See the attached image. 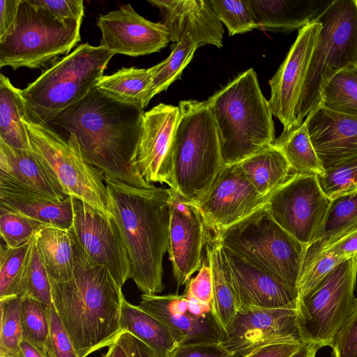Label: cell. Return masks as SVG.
I'll list each match as a JSON object with an SVG mask.
<instances>
[{"mask_svg":"<svg viewBox=\"0 0 357 357\" xmlns=\"http://www.w3.org/2000/svg\"><path fill=\"white\" fill-rule=\"evenodd\" d=\"M0 175L54 197H66L59 183L32 151L15 149L1 140Z\"/></svg>","mask_w":357,"mask_h":357,"instance_id":"cell-26","label":"cell"},{"mask_svg":"<svg viewBox=\"0 0 357 357\" xmlns=\"http://www.w3.org/2000/svg\"><path fill=\"white\" fill-rule=\"evenodd\" d=\"M198 47L190 36L174 43L169 56L158 64L151 67L153 73L152 96L165 91L174 81L179 79L184 68L193 58Z\"/></svg>","mask_w":357,"mask_h":357,"instance_id":"cell-37","label":"cell"},{"mask_svg":"<svg viewBox=\"0 0 357 357\" xmlns=\"http://www.w3.org/2000/svg\"><path fill=\"white\" fill-rule=\"evenodd\" d=\"M199 301L213 307V278L208 261H202L197 275L186 284L185 290Z\"/></svg>","mask_w":357,"mask_h":357,"instance_id":"cell-47","label":"cell"},{"mask_svg":"<svg viewBox=\"0 0 357 357\" xmlns=\"http://www.w3.org/2000/svg\"><path fill=\"white\" fill-rule=\"evenodd\" d=\"M22 296L33 298L48 307L52 305L50 277L38 250L35 237L22 280L20 297Z\"/></svg>","mask_w":357,"mask_h":357,"instance_id":"cell-41","label":"cell"},{"mask_svg":"<svg viewBox=\"0 0 357 357\" xmlns=\"http://www.w3.org/2000/svg\"><path fill=\"white\" fill-rule=\"evenodd\" d=\"M324 251L330 252L345 259L356 257L357 230L331 245Z\"/></svg>","mask_w":357,"mask_h":357,"instance_id":"cell-53","label":"cell"},{"mask_svg":"<svg viewBox=\"0 0 357 357\" xmlns=\"http://www.w3.org/2000/svg\"><path fill=\"white\" fill-rule=\"evenodd\" d=\"M0 355L20 357L23 339L20 297L0 299Z\"/></svg>","mask_w":357,"mask_h":357,"instance_id":"cell-39","label":"cell"},{"mask_svg":"<svg viewBox=\"0 0 357 357\" xmlns=\"http://www.w3.org/2000/svg\"><path fill=\"white\" fill-rule=\"evenodd\" d=\"M345 260L330 252H322L302 271L298 285L299 300L312 292L334 267Z\"/></svg>","mask_w":357,"mask_h":357,"instance_id":"cell-43","label":"cell"},{"mask_svg":"<svg viewBox=\"0 0 357 357\" xmlns=\"http://www.w3.org/2000/svg\"><path fill=\"white\" fill-rule=\"evenodd\" d=\"M120 326L121 331H128L137 337L158 357H167L178 345L166 324L138 305L129 303L125 296L121 304Z\"/></svg>","mask_w":357,"mask_h":357,"instance_id":"cell-28","label":"cell"},{"mask_svg":"<svg viewBox=\"0 0 357 357\" xmlns=\"http://www.w3.org/2000/svg\"><path fill=\"white\" fill-rule=\"evenodd\" d=\"M27 108L22 90L15 87L8 77L0 75V140L8 146L31 151L23 122Z\"/></svg>","mask_w":357,"mask_h":357,"instance_id":"cell-32","label":"cell"},{"mask_svg":"<svg viewBox=\"0 0 357 357\" xmlns=\"http://www.w3.org/2000/svg\"><path fill=\"white\" fill-rule=\"evenodd\" d=\"M144 114V109L119 102L94 87L50 123L67 131L104 176L145 187L152 183L136 164Z\"/></svg>","mask_w":357,"mask_h":357,"instance_id":"cell-1","label":"cell"},{"mask_svg":"<svg viewBox=\"0 0 357 357\" xmlns=\"http://www.w3.org/2000/svg\"><path fill=\"white\" fill-rule=\"evenodd\" d=\"M206 101L225 165L237 164L274 143L273 114L253 68L238 75Z\"/></svg>","mask_w":357,"mask_h":357,"instance_id":"cell-4","label":"cell"},{"mask_svg":"<svg viewBox=\"0 0 357 357\" xmlns=\"http://www.w3.org/2000/svg\"><path fill=\"white\" fill-rule=\"evenodd\" d=\"M222 250L227 278L239 308L298 307V289L281 282L230 250L222 246Z\"/></svg>","mask_w":357,"mask_h":357,"instance_id":"cell-21","label":"cell"},{"mask_svg":"<svg viewBox=\"0 0 357 357\" xmlns=\"http://www.w3.org/2000/svg\"><path fill=\"white\" fill-rule=\"evenodd\" d=\"M258 29L273 32L301 29L313 22L332 1L245 0Z\"/></svg>","mask_w":357,"mask_h":357,"instance_id":"cell-25","label":"cell"},{"mask_svg":"<svg viewBox=\"0 0 357 357\" xmlns=\"http://www.w3.org/2000/svg\"><path fill=\"white\" fill-rule=\"evenodd\" d=\"M331 202L316 175L291 174L264 206L282 228L308 246L321 230Z\"/></svg>","mask_w":357,"mask_h":357,"instance_id":"cell-12","label":"cell"},{"mask_svg":"<svg viewBox=\"0 0 357 357\" xmlns=\"http://www.w3.org/2000/svg\"><path fill=\"white\" fill-rule=\"evenodd\" d=\"M237 165L256 190L264 196H268L291 174L284 155L273 145Z\"/></svg>","mask_w":357,"mask_h":357,"instance_id":"cell-33","label":"cell"},{"mask_svg":"<svg viewBox=\"0 0 357 357\" xmlns=\"http://www.w3.org/2000/svg\"><path fill=\"white\" fill-rule=\"evenodd\" d=\"M167 357H232V355L219 342L178 345Z\"/></svg>","mask_w":357,"mask_h":357,"instance_id":"cell-49","label":"cell"},{"mask_svg":"<svg viewBox=\"0 0 357 357\" xmlns=\"http://www.w3.org/2000/svg\"><path fill=\"white\" fill-rule=\"evenodd\" d=\"M34 1L61 20L82 22L84 14L82 0H34Z\"/></svg>","mask_w":357,"mask_h":357,"instance_id":"cell-48","label":"cell"},{"mask_svg":"<svg viewBox=\"0 0 357 357\" xmlns=\"http://www.w3.org/2000/svg\"><path fill=\"white\" fill-rule=\"evenodd\" d=\"M171 189L167 252L178 286L186 284L202 264L211 230L197 205Z\"/></svg>","mask_w":357,"mask_h":357,"instance_id":"cell-16","label":"cell"},{"mask_svg":"<svg viewBox=\"0 0 357 357\" xmlns=\"http://www.w3.org/2000/svg\"><path fill=\"white\" fill-rule=\"evenodd\" d=\"M162 15L170 41L177 43L190 36L198 47H222L224 28L206 0H148Z\"/></svg>","mask_w":357,"mask_h":357,"instance_id":"cell-23","label":"cell"},{"mask_svg":"<svg viewBox=\"0 0 357 357\" xmlns=\"http://www.w3.org/2000/svg\"><path fill=\"white\" fill-rule=\"evenodd\" d=\"M356 230L357 190L340 195L331 199L321 230L307 248L303 270L328 246Z\"/></svg>","mask_w":357,"mask_h":357,"instance_id":"cell-27","label":"cell"},{"mask_svg":"<svg viewBox=\"0 0 357 357\" xmlns=\"http://www.w3.org/2000/svg\"><path fill=\"white\" fill-rule=\"evenodd\" d=\"M315 20L321 29L296 105V128L319 107L321 92L331 79L357 66V0H333Z\"/></svg>","mask_w":357,"mask_h":357,"instance_id":"cell-7","label":"cell"},{"mask_svg":"<svg viewBox=\"0 0 357 357\" xmlns=\"http://www.w3.org/2000/svg\"><path fill=\"white\" fill-rule=\"evenodd\" d=\"M206 257L212 272L213 312L226 335L239 305L227 278L221 244L212 231L206 244Z\"/></svg>","mask_w":357,"mask_h":357,"instance_id":"cell-30","label":"cell"},{"mask_svg":"<svg viewBox=\"0 0 357 357\" xmlns=\"http://www.w3.org/2000/svg\"><path fill=\"white\" fill-rule=\"evenodd\" d=\"M104 180L109 211L128 253L130 278L144 294H158L165 288L162 261L169 247L171 189Z\"/></svg>","mask_w":357,"mask_h":357,"instance_id":"cell-2","label":"cell"},{"mask_svg":"<svg viewBox=\"0 0 357 357\" xmlns=\"http://www.w3.org/2000/svg\"><path fill=\"white\" fill-rule=\"evenodd\" d=\"M321 29V24L315 20L300 29L286 58L268 82L269 107L273 116L283 125L282 132L296 128V108Z\"/></svg>","mask_w":357,"mask_h":357,"instance_id":"cell-17","label":"cell"},{"mask_svg":"<svg viewBox=\"0 0 357 357\" xmlns=\"http://www.w3.org/2000/svg\"><path fill=\"white\" fill-rule=\"evenodd\" d=\"M72 200L69 231L75 243L88 259L106 267L122 288L130 278V264L119 227L113 218L77 198Z\"/></svg>","mask_w":357,"mask_h":357,"instance_id":"cell-13","label":"cell"},{"mask_svg":"<svg viewBox=\"0 0 357 357\" xmlns=\"http://www.w3.org/2000/svg\"><path fill=\"white\" fill-rule=\"evenodd\" d=\"M173 139L169 188L197 204L225 165L206 100H181Z\"/></svg>","mask_w":357,"mask_h":357,"instance_id":"cell-5","label":"cell"},{"mask_svg":"<svg viewBox=\"0 0 357 357\" xmlns=\"http://www.w3.org/2000/svg\"><path fill=\"white\" fill-rule=\"evenodd\" d=\"M0 205L47 226L69 229L73 222L72 197H54L0 175Z\"/></svg>","mask_w":357,"mask_h":357,"instance_id":"cell-24","label":"cell"},{"mask_svg":"<svg viewBox=\"0 0 357 357\" xmlns=\"http://www.w3.org/2000/svg\"><path fill=\"white\" fill-rule=\"evenodd\" d=\"M304 121L326 172L357 158V116L319 107L310 112Z\"/></svg>","mask_w":357,"mask_h":357,"instance_id":"cell-22","label":"cell"},{"mask_svg":"<svg viewBox=\"0 0 357 357\" xmlns=\"http://www.w3.org/2000/svg\"><path fill=\"white\" fill-rule=\"evenodd\" d=\"M329 346L335 357H357V298Z\"/></svg>","mask_w":357,"mask_h":357,"instance_id":"cell-46","label":"cell"},{"mask_svg":"<svg viewBox=\"0 0 357 357\" xmlns=\"http://www.w3.org/2000/svg\"><path fill=\"white\" fill-rule=\"evenodd\" d=\"M23 122L32 152L57 181L64 194L112 218L108 207L105 176L88 161L78 145L70 138L65 140L28 109Z\"/></svg>","mask_w":357,"mask_h":357,"instance_id":"cell-10","label":"cell"},{"mask_svg":"<svg viewBox=\"0 0 357 357\" xmlns=\"http://www.w3.org/2000/svg\"><path fill=\"white\" fill-rule=\"evenodd\" d=\"M138 306L166 324L178 345L219 343L225 337L213 307L186 291L181 295L142 294Z\"/></svg>","mask_w":357,"mask_h":357,"instance_id":"cell-15","label":"cell"},{"mask_svg":"<svg viewBox=\"0 0 357 357\" xmlns=\"http://www.w3.org/2000/svg\"><path fill=\"white\" fill-rule=\"evenodd\" d=\"M321 346L312 342H305L290 357H315L317 351Z\"/></svg>","mask_w":357,"mask_h":357,"instance_id":"cell-55","label":"cell"},{"mask_svg":"<svg viewBox=\"0 0 357 357\" xmlns=\"http://www.w3.org/2000/svg\"><path fill=\"white\" fill-rule=\"evenodd\" d=\"M0 357H13V356L0 355Z\"/></svg>","mask_w":357,"mask_h":357,"instance_id":"cell-57","label":"cell"},{"mask_svg":"<svg viewBox=\"0 0 357 357\" xmlns=\"http://www.w3.org/2000/svg\"><path fill=\"white\" fill-rule=\"evenodd\" d=\"M268 197L261 195L235 164L223 167L196 204L210 230L217 233L262 207Z\"/></svg>","mask_w":357,"mask_h":357,"instance_id":"cell-18","label":"cell"},{"mask_svg":"<svg viewBox=\"0 0 357 357\" xmlns=\"http://www.w3.org/2000/svg\"><path fill=\"white\" fill-rule=\"evenodd\" d=\"M45 224L0 205V234L5 244L16 248L30 241Z\"/></svg>","mask_w":357,"mask_h":357,"instance_id":"cell-40","label":"cell"},{"mask_svg":"<svg viewBox=\"0 0 357 357\" xmlns=\"http://www.w3.org/2000/svg\"><path fill=\"white\" fill-rule=\"evenodd\" d=\"M49 319L50 334L47 349L49 357H79L53 305L49 309Z\"/></svg>","mask_w":357,"mask_h":357,"instance_id":"cell-45","label":"cell"},{"mask_svg":"<svg viewBox=\"0 0 357 357\" xmlns=\"http://www.w3.org/2000/svg\"><path fill=\"white\" fill-rule=\"evenodd\" d=\"M102 357H128L122 347L116 341L108 347Z\"/></svg>","mask_w":357,"mask_h":357,"instance_id":"cell-56","label":"cell"},{"mask_svg":"<svg viewBox=\"0 0 357 357\" xmlns=\"http://www.w3.org/2000/svg\"><path fill=\"white\" fill-rule=\"evenodd\" d=\"M82 22L63 21L34 0H21L15 23L0 38V67L39 68L80 40Z\"/></svg>","mask_w":357,"mask_h":357,"instance_id":"cell-9","label":"cell"},{"mask_svg":"<svg viewBox=\"0 0 357 357\" xmlns=\"http://www.w3.org/2000/svg\"><path fill=\"white\" fill-rule=\"evenodd\" d=\"M102 38L100 46L116 54L138 56L159 52L170 41L161 22L139 15L130 3L100 15L97 20Z\"/></svg>","mask_w":357,"mask_h":357,"instance_id":"cell-19","label":"cell"},{"mask_svg":"<svg viewBox=\"0 0 357 357\" xmlns=\"http://www.w3.org/2000/svg\"><path fill=\"white\" fill-rule=\"evenodd\" d=\"M319 107L357 116V66L336 74L321 92Z\"/></svg>","mask_w":357,"mask_h":357,"instance_id":"cell-35","label":"cell"},{"mask_svg":"<svg viewBox=\"0 0 357 357\" xmlns=\"http://www.w3.org/2000/svg\"><path fill=\"white\" fill-rule=\"evenodd\" d=\"M21 0L0 1V38L4 36L13 26Z\"/></svg>","mask_w":357,"mask_h":357,"instance_id":"cell-52","label":"cell"},{"mask_svg":"<svg viewBox=\"0 0 357 357\" xmlns=\"http://www.w3.org/2000/svg\"><path fill=\"white\" fill-rule=\"evenodd\" d=\"M287 159L291 174L323 176L321 162L311 142L305 121L289 132H282L273 144Z\"/></svg>","mask_w":357,"mask_h":357,"instance_id":"cell-34","label":"cell"},{"mask_svg":"<svg viewBox=\"0 0 357 357\" xmlns=\"http://www.w3.org/2000/svg\"><path fill=\"white\" fill-rule=\"evenodd\" d=\"M116 341L128 357H158L143 342L128 331H122Z\"/></svg>","mask_w":357,"mask_h":357,"instance_id":"cell-50","label":"cell"},{"mask_svg":"<svg viewBox=\"0 0 357 357\" xmlns=\"http://www.w3.org/2000/svg\"><path fill=\"white\" fill-rule=\"evenodd\" d=\"M151 68H122L103 76L96 87L110 98L144 109L152 99Z\"/></svg>","mask_w":357,"mask_h":357,"instance_id":"cell-31","label":"cell"},{"mask_svg":"<svg viewBox=\"0 0 357 357\" xmlns=\"http://www.w3.org/2000/svg\"><path fill=\"white\" fill-rule=\"evenodd\" d=\"M319 183L325 193L333 199L337 196L357 190V158L345 165L317 176Z\"/></svg>","mask_w":357,"mask_h":357,"instance_id":"cell-44","label":"cell"},{"mask_svg":"<svg viewBox=\"0 0 357 357\" xmlns=\"http://www.w3.org/2000/svg\"><path fill=\"white\" fill-rule=\"evenodd\" d=\"M303 344L283 343L268 345L259 348L243 357H290Z\"/></svg>","mask_w":357,"mask_h":357,"instance_id":"cell-51","label":"cell"},{"mask_svg":"<svg viewBox=\"0 0 357 357\" xmlns=\"http://www.w3.org/2000/svg\"><path fill=\"white\" fill-rule=\"evenodd\" d=\"M34 237L50 278L56 282L69 279L75 263V243L69 229L45 226Z\"/></svg>","mask_w":357,"mask_h":357,"instance_id":"cell-29","label":"cell"},{"mask_svg":"<svg viewBox=\"0 0 357 357\" xmlns=\"http://www.w3.org/2000/svg\"><path fill=\"white\" fill-rule=\"evenodd\" d=\"M50 281L52 305L79 357L116 342L124 295L106 267L88 259L75 243L71 277Z\"/></svg>","mask_w":357,"mask_h":357,"instance_id":"cell-3","label":"cell"},{"mask_svg":"<svg viewBox=\"0 0 357 357\" xmlns=\"http://www.w3.org/2000/svg\"><path fill=\"white\" fill-rule=\"evenodd\" d=\"M305 342L298 307H241L221 344L232 357H243L268 345Z\"/></svg>","mask_w":357,"mask_h":357,"instance_id":"cell-14","label":"cell"},{"mask_svg":"<svg viewBox=\"0 0 357 357\" xmlns=\"http://www.w3.org/2000/svg\"><path fill=\"white\" fill-rule=\"evenodd\" d=\"M213 234L222 247L298 290L307 246L282 228L264 206L236 224Z\"/></svg>","mask_w":357,"mask_h":357,"instance_id":"cell-6","label":"cell"},{"mask_svg":"<svg viewBox=\"0 0 357 357\" xmlns=\"http://www.w3.org/2000/svg\"><path fill=\"white\" fill-rule=\"evenodd\" d=\"M20 298L23 339L29 340L47 353L50 307L29 296Z\"/></svg>","mask_w":357,"mask_h":357,"instance_id":"cell-38","label":"cell"},{"mask_svg":"<svg viewBox=\"0 0 357 357\" xmlns=\"http://www.w3.org/2000/svg\"><path fill=\"white\" fill-rule=\"evenodd\" d=\"M114 55L100 45H79L22 90L27 109L49 124L96 87Z\"/></svg>","mask_w":357,"mask_h":357,"instance_id":"cell-8","label":"cell"},{"mask_svg":"<svg viewBox=\"0 0 357 357\" xmlns=\"http://www.w3.org/2000/svg\"><path fill=\"white\" fill-rule=\"evenodd\" d=\"M356 277L357 256L337 264L312 292L299 300L298 321L305 342L330 345L355 304Z\"/></svg>","mask_w":357,"mask_h":357,"instance_id":"cell-11","label":"cell"},{"mask_svg":"<svg viewBox=\"0 0 357 357\" xmlns=\"http://www.w3.org/2000/svg\"><path fill=\"white\" fill-rule=\"evenodd\" d=\"M206 1L218 20L226 26L229 36L245 33L258 29L245 0Z\"/></svg>","mask_w":357,"mask_h":357,"instance_id":"cell-42","label":"cell"},{"mask_svg":"<svg viewBox=\"0 0 357 357\" xmlns=\"http://www.w3.org/2000/svg\"><path fill=\"white\" fill-rule=\"evenodd\" d=\"M20 357H49V356L32 342L22 339L20 347Z\"/></svg>","mask_w":357,"mask_h":357,"instance_id":"cell-54","label":"cell"},{"mask_svg":"<svg viewBox=\"0 0 357 357\" xmlns=\"http://www.w3.org/2000/svg\"><path fill=\"white\" fill-rule=\"evenodd\" d=\"M179 114L178 106L164 103L144 112L136 164L150 183L170 185L173 139Z\"/></svg>","mask_w":357,"mask_h":357,"instance_id":"cell-20","label":"cell"},{"mask_svg":"<svg viewBox=\"0 0 357 357\" xmlns=\"http://www.w3.org/2000/svg\"><path fill=\"white\" fill-rule=\"evenodd\" d=\"M33 238L16 248H11L6 244L1 245L0 299L13 296L20 297L22 280Z\"/></svg>","mask_w":357,"mask_h":357,"instance_id":"cell-36","label":"cell"}]
</instances>
